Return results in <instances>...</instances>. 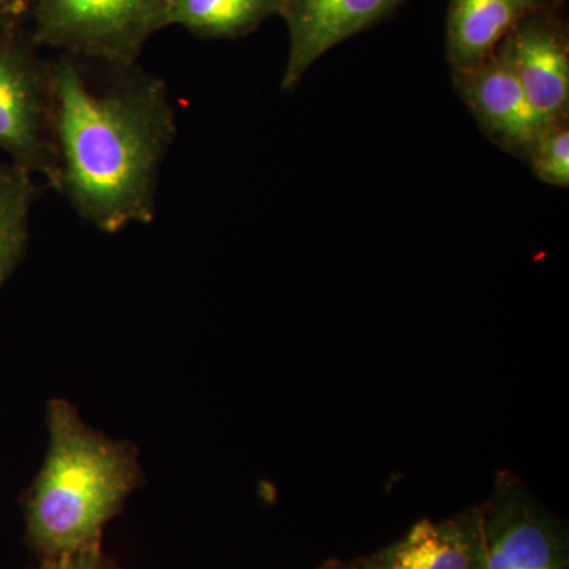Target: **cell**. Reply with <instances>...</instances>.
Returning a JSON list of instances; mask_svg holds the SVG:
<instances>
[{
    "mask_svg": "<svg viewBox=\"0 0 569 569\" xmlns=\"http://www.w3.org/2000/svg\"><path fill=\"white\" fill-rule=\"evenodd\" d=\"M28 14L40 47L116 66L171 26L168 0H29Z\"/></svg>",
    "mask_w": 569,
    "mask_h": 569,
    "instance_id": "obj_3",
    "label": "cell"
},
{
    "mask_svg": "<svg viewBox=\"0 0 569 569\" xmlns=\"http://www.w3.org/2000/svg\"><path fill=\"white\" fill-rule=\"evenodd\" d=\"M317 569H355V567L351 561L329 560Z\"/></svg>",
    "mask_w": 569,
    "mask_h": 569,
    "instance_id": "obj_16",
    "label": "cell"
},
{
    "mask_svg": "<svg viewBox=\"0 0 569 569\" xmlns=\"http://www.w3.org/2000/svg\"><path fill=\"white\" fill-rule=\"evenodd\" d=\"M482 569H569L568 526L523 479L497 471L482 503Z\"/></svg>",
    "mask_w": 569,
    "mask_h": 569,
    "instance_id": "obj_5",
    "label": "cell"
},
{
    "mask_svg": "<svg viewBox=\"0 0 569 569\" xmlns=\"http://www.w3.org/2000/svg\"><path fill=\"white\" fill-rule=\"evenodd\" d=\"M37 198L39 186L32 173L11 162L0 163V288L24 257Z\"/></svg>",
    "mask_w": 569,
    "mask_h": 569,
    "instance_id": "obj_12",
    "label": "cell"
},
{
    "mask_svg": "<svg viewBox=\"0 0 569 569\" xmlns=\"http://www.w3.org/2000/svg\"><path fill=\"white\" fill-rule=\"evenodd\" d=\"M48 425L50 451L26 503L28 538L43 559L100 548L142 479L133 448L92 432L70 403L52 400Z\"/></svg>",
    "mask_w": 569,
    "mask_h": 569,
    "instance_id": "obj_2",
    "label": "cell"
},
{
    "mask_svg": "<svg viewBox=\"0 0 569 569\" xmlns=\"http://www.w3.org/2000/svg\"><path fill=\"white\" fill-rule=\"evenodd\" d=\"M37 569H118V567L103 556L100 548H91L43 559Z\"/></svg>",
    "mask_w": 569,
    "mask_h": 569,
    "instance_id": "obj_14",
    "label": "cell"
},
{
    "mask_svg": "<svg viewBox=\"0 0 569 569\" xmlns=\"http://www.w3.org/2000/svg\"><path fill=\"white\" fill-rule=\"evenodd\" d=\"M546 7L550 0H449L447 56L451 73L488 61L520 22Z\"/></svg>",
    "mask_w": 569,
    "mask_h": 569,
    "instance_id": "obj_10",
    "label": "cell"
},
{
    "mask_svg": "<svg viewBox=\"0 0 569 569\" xmlns=\"http://www.w3.org/2000/svg\"><path fill=\"white\" fill-rule=\"evenodd\" d=\"M452 80L488 138L527 162L542 126L501 56L496 51L481 66L452 73Z\"/></svg>",
    "mask_w": 569,
    "mask_h": 569,
    "instance_id": "obj_8",
    "label": "cell"
},
{
    "mask_svg": "<svg viewBox=\"0 0 569 569\" xmlns=\"http://www.w3.org/2000/svg\"><path fill=\"white\" fill-rule=\"evenodd\" d=\"M168 7L171 26L204 40L241 39L279 17V0H168Z\"/></svg>",
    "mask_w": 569,
    "mask_h": 569,
    "instance_id": "obj_11",
    "label": "cell"
},
{
    "mask_svg": "<svg viewBox=\"0 0 569 569\" xmlns=\"http://www.w3.org/2000/svg\"><path fill=\"white\" fill-rule=\"evenodd\" d=\"M479 505L445 519H422L402 538L351 561L355 569H482Z\"/></svg>",
    "mask_w": 569,
    "mask_h": 569,
    "instance_id": "obj_9",
    "label": "cell"
},
{
    "mask_svg": "<svg viewBox=\"0 0 569 569\" xmlns=\"http://www.w3.org/2000/svg\"><path fill=\"white\" fill-rule=\"evenodd\" d=\"M52 189L103 233L151 223L178 133L170 88L134 66L50 59Z\"/></svg>",
    "mask_w": 569,
    "mask_h": 569,
    "instance_id": "obj_1",
    "label": "cell"
},
{
    "mask_svg": "<svg viewBox=\"0 0 569 569\" xmlns=\"http://www.w3.org/2000/svg\"><path fill=\"white\" fill-rule=\"evenodd\" d=\"M406 0H279V17L290 33L283 91L301 82L307 70L356 33L385 20Z\"/></svg>",
    "mask_w": 569,
    "mask_h": 569,
    "instance_id": "obj_7",
    "label": "cell"
},
{
    "mask_svg": "<svg viewBox=\"0 0 569 569\" xmlns=\"http://www.w3.org/2000/svg\"><path fill=\"white\" fill-rule=\"evenodd\" d=\"M565 0H550V6L556 7V9H559V7L563 6Z\"/></svg>",
    "mask_w": 569,
    "mask_h": 569,
    "instance_id": "obj_17",
    "label": "cell"
},
{
    "mask_svg": "<svg viewBox=\"0 0 569 569\" xmlns=\"http://www.w3.org/2000/svg\"><path fill=\"white\" fill-rule=\"evenodd\" d=\"M527 163L539 181L567 189L569 187V126L553 123L538 134Z\"/></svg>",
    "mask_w": 569,
    "mask_h": 569,
    "instance_id": "obj_13",
    "label": "cell"
},
{
    "mask_svg": "<svg viewBox=\"0 0 569 569\" xmlns=\"http://www.w3.org/2000/svg\"><path fill=\"white\" fill-rule=\"evenodd\" d=\"M497 52L519 81L542 129L568 121V32L556 7L520 22Z\"/></svg>",
    "mask_w": 569,
    "mask_h": 569,
    "instance_id": "obj_6",
    "label": "cell"
},
{
    "mask_svg": "<svg viewBox=\"0 0 569 569\" xmlns=\"http://www.w3.org/2000/svg\"><path fill=\"white\" fill-rule=\"evenodd\" d=\"M28 9L29 0H0V24L21 22Z\"/></svg>",
    "mask_w": 569,
    "mask_h": 569,
    "instance_id": "obj_15",
    "label": "cell"
},
{
    "mask_svg": "<svg viewBox=\"0 0 569 569\" xmlns=\"http://www.w3.org/2000/svg\"><path fill=\"white\" fill-rule=\"evenodd\" d=\"M21 22L0 24V151L33 176L54 181L50 61Z\"/></svg>",
    "mask_w": 569,
    "mask_h": 569,
    "instance_id": "obj_4",
    "label": "cell"
}]
</instances>
